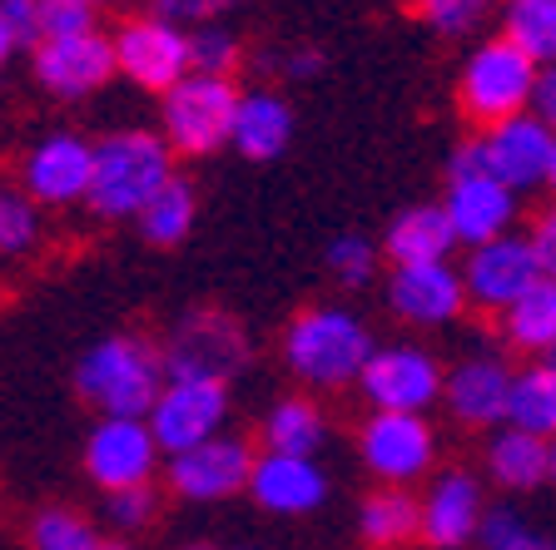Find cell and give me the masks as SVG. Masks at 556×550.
I'll list each match as a JSON object with an SVG mask.
<instances>
[{"label": "cell", "mask_w": 556, "mask_h": 550, "mask_svg": "<svg viewBox=\"0 0 556 550\" xmlns=\"http://www.w3.org/2000/svg\"><path fill=\"white\" fill-rule=\"evenodd\" d=\"M164 382H169L164 353L129 333L100 337L75 367V392L100 407V417H150Z\"/></svg>", "instance_id": "1"}, {"label": "cell", "mask_w": 556, "mask_h": 550, "mask_svg": "<svg viewBox=\"0 0 556 550\" xmlns=\"http://www.w3.org/2000/svg\"><path fill=\"white\" fill-rule=\"evenodd\" d=\"M174 179L169 139L150 129H119L94 144V183L85 204L100 218H139Z\"/></svg>", "instance_id": "2"}, {"label": "cell", "mask_w": 556, "mask_h": 550, "mask_svg": "<svg viewBox=\"0 0 556 550\" xmlns=\"http://www.w3.org/2000/svg\"><path fill=\"white\" fill-rule=\"evenodd\" d=\"M378 343L348 308H303L283 333V362L308 387H348L363 378Z\"/></svg>", "instance_id": "3"}, {"label": "cell", "mask_w": 556, "mask_h": 550, "mask_svg": "<svg viewBox=\"0 0 556 550\" xmlns=\"http://www.w3.org/2000/svg\"><path fill=\"white\" fill-rule=\"evenodd\" d=\"M536 75H542V65L521 55L507 35H492V40L472 46V55L463 60V75H457L463 119L482 135V129L502 125V119L532 115Z\"/></svg>", "instance_id": "4"}, {"label": "cell", "mask_w": 556, "mask_h": 550, "mask_svg": "<svg viewBox=\"0 0 556 550\" xmlns=\"http://www.w3.org/2000/svg\"><path fill=\"white\" fill-rule=\"evenodd\" d=\"M233 110H239V90L233 80H214V75H189L185 85H174L164 94V139L179 154H214L229 144L233 135Z\"/></svg>", "instance_id": "5"}, {"label": "cell", "mask_w": 556, "mask_h": 550, "mask_svg": "<svg viewBox=\"0 0 556 550\" xmlns=\"http://www.w3.org/2000/svg\"><path fill=\"white\" fill-rule=\"evenodd\" d=\"M243 362H249V333L219 308L185 312L179 328L169 333V343H164V367H169V378L229 382Z\"/></svg>", "instance_id": "6"}, {"label": "cell", "mask_w": 556, "mask_h": 550, "mask_svg": "<svg viewBox=\"0 0 556 550\" xmlns=\"http://www.w3.org/2000/svg\"><path fill=\"white\" fill-rule=\"evenodd\" d=\"M542 278H546L542 258H536V248H532L527 233H502V239L472 248L467 253V264H463L467 303H472L477 312H492V318H502L511 303L527 298Z\"/></svg>", "instance_id": "7"}, {"label": "cell", "mask_w": 556, "mask_h": 550, "mask_svg": "<svg viewBox=\"0 0 556 550\" xmlns=\"http://www.w3.org/2000/svg\"><path fill=\"white\" fill-rule=\"evenodd\" d=\"M358 387L372 401V412H428L432 401H442V392H447V372H442V362L428 347L393 343L372 353Z\"/></svg>", "instance_id": "8"}, {"label": "cell", "mask_w": 556, "mask_h": 550, "mask_svg": "<svg viewBox=\"0 0 556 550\" xmlns=\"http://www.w3.org/2000/svg\"><path fill=\"white\" fill-rule=\"evenodd\" d=\"M115 60L119 75L139 85L150 94H169L174 85H185L194 75L189 60V30L160 21V15H135L115 30Z\"/></svg>", "instance_id": "9"}, {"label": "cell", "mask_w": 556, "mask_h": 550, "mask_svg": "<svg viewBox=\"0 0 556 550\" xmlns=\"http://www.w3.org/2000/svg\"><path fill=\"white\" fill-rule=\"evenodd\" d=\"M358 451H363V466L382 486H413L417 476L432 471L438 436H432L422 412H372L358 432Z\"/></svg>", "instance_id": "10"}, {"label": "cell", "mask_w": 556, "mask_h": 550, "mask_svg": "<svg viewBox=\"0 0 556 550\" xmlns=\"http://www.w3.org/2000/svg\"><path fill=\"white\" fill-rule=\"evenodd\" d=\"M477 139V154H482V169L497 183H507L511 194H527V189H542L552 179V159H556V129L536 115H517L502 119V125L482 129Z\"/></svg>", "instance_id": "11"}, {"label": "cell", "mask_w": 556, "mask_h": 550, "mask_svg": "<svg viewBox=\"0 0 556 550\" xmlns=\"http://www.w3.org/2000/svg\"><path fill=\"white\" fill-rule=\"evenodd\" d=\"M229 417V387L204 378H169L150 412V432L160 442V451L179 457V451L214 442Z\"/></svg>", "instance_id": "12"}, {"label": "cell", "mask_w": 556, "mask_h": 550, "mask_svg": "<svg viewBox=\"0 0 556 550\" xmlns=\"http://www.w3.org/2000/svg\"><path fill=\"white\" fill-rule=\"evenodd\" d=\"M160 442L150 432V417H100V426L85 442V471L104 491H129V486H150Z\"/></svg>", "instance_id": "13"}, {"label": "cell", "mask_w": 556, "mask_h": 550, "mask_svg": "<svg viewBox=\"0 0 556 550\" xmlns=\"http://www.w3.org/2000/svg\"><path fill=\"white\" fill-rule=\"evenodd\" d=\"M511 372L507 357L497 353H472L447 372V392H442V407L452 412V422L477 426V432H497L507 426V407H511Z\"/></svg>", "instance_id": "14"}, {"label": "cell", "mask_w": 556, "mask_h": 550, "mask_svg": "<svg viewBox=\"0 0 556 550\" xmlns=\"http://www.w3.org/2000/svg\"><path fill=\"white\" fill-rule=\"evenodd\" d=\"M254 451L239 436H214V442H199V447L169 457V486L174 496L185 501H224L233 491H249V476H254Z\"/></svg>", "instance_id": "15"}, {"label": "cell", "mask_w": 556, "mask_h": 550, "mask_svg": "<svg viewBox=\"0 0 556 550\" xmlns=\"http://www.w3.org/2000/svg\"><path fill=\"white\" fill-rule=\"evenodd\" d=\"M388 308L413 328H447L457 322L472 303H467L463 268L452 264H407L393 268L388 278Z\"/></svg>", "instance_id": "16"}, {"label": "cell", "mask_w": 556, "mask_h": 550, "mask_svg": "<svg viewBox=\"0 0 556 550\" xmlns=\"http://www.w3.org/2000/svg\"><path fill=\"white\" fill-rule=\"evenodd\" d=\"M486 496L472 471H438L422 491V540L432 550H463L482 536Z\"/></svg>", "instance_id": "17"}, {"label": "cell", "mask_w": 556, "mask_h": 550, "mask_svg": "<svg viewBox=\"0 0 556 550\" xmlns=\"http://www.w3.org/2000/svg\"><path fill=\"white\" fill-rule=\"evenodd\" d=\"M25 194H35V204H75L90 199L94 183V144H85L80 135H50L25 154Z\"/></svg>", "instance_id": "18"}, {"label": "cell", "mask_w": 556, "mask_h": 550, "mask_svg": "<svg viewBox=\"0 0 556 550\" xmlns=\"http://www.w3.org/2000/svg\"><path fill=\"white\" fill-rule=\"evenodd\" d=\"M119 69L115 60V40H104V35H70V40H46V46L35 50V75L46 85L50 94L60 100H80V94L100 90L110 75Z\"/></svg>", "instance_id": "19"}, {"label": "cell", "mask_w": 556, "mask_h": 550, "mask_svg": "<svg viewBox=\"0 0 556 550\" xmlns=\"http://www.w3.org/2000/svg\"><path fill=\"white\" fill-rule=\"evenodd\" d=\"M517 204L521 199L511 194L507 183L492 179V174L447 179V199H442L452 229H457V243H463L467 253L482 248V243H492V239H502V233H511V223H517Z\"/></svg>", "instance_id": "20"}, {"label": "cell", "mask_w": 556, "mask_h": 550, "mask_svg": "<svg viewBox=\"0 0 556 550\" xmlns=\"http://www.w3.org/2000/svg\"><path fill=\"white\" fill-rule=\"evenodd\" d=\"M249 496L274 516H308L328 501V476L313 457H289V451H264L249 476Z\"/></svg>", "instance_id": "21"}, {"label": "cell", "mask_w": 556, "mask_h": 550, "mask_svg": "<svg viewBox=\"0 0 556 550\" xmlns=\"http://www.w3.org/2000/svg\"><path fill=\"white\" fill-rule=\"evenodd\" d=\"M393 268H407V264H447L457 243V229L442 204H413L388 223V239H382Z\"/></svg>", "instance_id": "22"}, {"label": "cell", "mask_w": 556, "mask_h": 550, "mask_svg": "<svg viewBox=\"0 0 556 550\" xmlns=\"http://www.w3.org/2000/svg\"><path fill=\"white\" fill-rule=\"evenodd\" d=\"M293 139V110L278 94L268 90H249L239 94V110H233V135L229 144L243 154V159H278L289 150Z\"/></svg>", "instance_id": "23"}, {"label": "cell", "mask_w": 556, "mask_h": 550, "mask_svg": "<svg viewBox=\"0 0 556 550\" xmlns=\"http://www.w3.org/2000/svg\"><path fill=\"white\" fill-rule=\"evenodd\" d=\"M486 476L502 491H536L552 482V442L517 426H497L486 442Z\"/></svg>", "instance_id": "24"}, {"label": "cell", "mask_w": 556, "mask_h": 550, "mask_svg": "<svg viewBox=\"0 0 556 550\" xmlns=\"http://www.w3.org/2000/svg\"><path fill=\"white\" fill-rule=\"evenodd\" d=\"M358 530L378 550L407 546L422 536V496H413L407 486H378L358 511Z\"/></svg>", "instance_id": "25"}, {"label": "cell", "mask_w": 556, "mask_h": 550, "mask_svg": "<svg viewBox=\"0 0 556 550\" xmlns=\"http://www.w3.org/2000/svg\"><path fill=\"white\" fill-rule=\"evenodd\" d=\"M507 426L532 432V436H542V442H556V362L552 357H536V362L517 367Z\"/></svg>", "instance_id": "26"}, {"label": "cell", "mask_w": 556, "mask_h": 550, "mask_svg": "<svg viewBox=\"0 0 556 550\" xmlns=\"http://www.w3.org/2000/svg\"><path fill=\"white\" fill-rule=\"evenodd\" d=\"M497 322H502V337H507L511 353L552 357L556 353V278H542V283L521 303H511Z\"/></svg>", "instance_id": "27"}, {"label": "cell", "mask_w": 556, "mask_h": 550, "mask_svg": "<svg viewBox=\"0 0 556 550\" xmlns=\"http://www.w3.org/2000/svg\"><path fill=\"white\" fill-rule=\"evenodd\" d=\"M264 442H268V451L313 457V451L328 442V422L308 397H283V401H274L264 417Z\"/></svg>", "instance_id": "28"}, {"label": "cell", "mask_w": 556, "mask_h": 550, "mask_svg": "<svg viewBox=\"0 0 556 550\" xmlns=\"http://www.w3.org/2000/svg\"><path fill=\"white\" fill-rule=\"evenodd\" d=\"M502 35L536 65H556V0H502Z\"/></svg>", "instance_id": "29"}, {"label": "cell", "mask_w": 556, "mask_h": 550, "mask_svg": "<svg viewBox=\"0 0 556 550\" xmlns=\"http://www.w3.org/2000/svg\"><path fill=\"white\" fill-rule=\"evenodd\" d=\"M194 214H199L194 183H185L174 174V179L164 183V194H154V204L139 214V239L154 243V248H169V243H179L194 229Z\"/></svg>", "instance_id": "30"}, {"label": "cell", "mask_w": 556, "mask_h": 550, "mask_svg": "<svg viewBox=\"0 0 556 550\" xmlns=\"http://www.w3.org/2000/svg\"><path fill=\"white\" fill-rule=\"evenodd\" d=\"M104 540L94 536V526L65 506H50V511H35L30 521V550H100Z\"/></svg>", "instance_id": "31"}, {"label": "cell", "mask_w": 556, "mask_h": 550, "mask_svg": "<svg viewBox=\"0 0 556 550\" xmlns=\"http://www.w3.org/2000/svg\"><path fill=\"white\" fill-rule=\"evenodd\" d=\"M189 60H194V75L229 80L243 60V46L239 35H229L224 25H199V30H189Z\"/></svg>", "instance_id": "32"}, {"label": "cell", "mask_w": 556, "mask_h": 550, "mask_svg": "<svg viewBox=\"0 0 556 550\" xmlns=\"http://www.w3.org/2000/svg\"><path fill=\"white\" fill-rule=\"evenodd\" d=\"M477 540H482V550H556V536L536 530L532 521H521L517 511H486Z\"/></svg>", "instance_id": "33"}, {"label": "cell", "mask_w": 556, "mask_h": 550, "mask_svg": "<svg viewBox=\"0 0 556 550\" xmlns=\"http://www.w3.org/2000/svg\"><path fill=\"white\" fill-rule=\"evenodd\" d=\"M328 268H333L338 283L363 287L372 273H378V248H372L363 233H338V239L328 243Z\"/></svg>", "instance_id": "34"}, {"label": "cell", "mask_w": 556, "mask_h": 550, "mask_svg": "<svg viewBox=\"0 0 556 550\" xmlns=\"http://www.w3.org/2000/svg\"><path fill=\"white\" fill-rule=\"evenodd\" d=\"M40 243V214L35 199L0 194V253H30Z\"/></svg>", "instance_id": "35"}, {"label": "cell", "mask_w": 556, "mask_h": 550, "mask_svg": "<svg viewBox=\"0 0 556 550\" xmlns=\"http://www.w3.org/2000/svg\"><path fill=\"white\" fill-rule=\"evenodd\" d=\"M486 11H492V0H417V15L438 35H452V40L472 35L486 21Z\"/></svg>", "instance_id": "36"}, {"label": "cell", "mask_w": 556, "mask_h": 550, "mask_svg": "<svg viewBox=\"0 0 556 550\" xmlns=\"http://www.w3.org/2000/svg\"><path fill=\"white\" fill-rule=\"evenodd\" d=\"M40 25H46V40L90 35L94 30V5H85V0H40Z\"/></svg>", "instance_id": "37"}, {"label": "cell", "mask_w": 556, "mask_h": 550, "mask_svg": "<svg viewBox=\"0 0 556 550\" xmlns=\"http://www.w3.org/2000/svg\"><path fill=\"white\" fill-rule=\"evenodd\" d=\"M239 0H154V15L169 25H179V30H199V25H214L224 11H233Z\"/></svg>", "instance_id": "38"}, {"label": "cell", "mask_w": 556, "mask_h": 550, "mask_svg": "<svg viewBox=\"0 0 556 550\" xmlns=\"http://www.w3.org/2000/svg\"><path fill=\"white\" fill-rule=\"evenodd\" d=\"M154 511H160V496H154V486H129V491L110 496V521H115V526H125V530L150 526Z\"/></svg>", "instance_id": "39"}, {"label": "cell", "mask_w": 556, "mask_h": 550, "mask_svg": "<svg viewBox=\"0 0 556 550\" xmlns=\"http://www.w3.org/2000/svg\"><path fill=\"white\" fill-rule=\"evenodd\" d=\"M0 21L11 25L15 46H46V25H40V0H0Z\"/></svg>", "instance_id": "40"}, {"label": "cell", "mask_w": 556, "mask_h": 550, "mask_svg": "<svg viewBox=\"0 0 556 550\" xmlns=\"http://www.w3.org/2000/svg\"><path fill=\"white\" fill-rule=\"evenodd\" d=\"M527 239H532L536 258H542V273L556 278V199L532 218V233H527Z\"/></svg>", "instance_id": "41"}, {"label": "cell", "mask_w": 556, "mask_h": 550, "mask_svg": "<svg viewBox=\"0 0 556 550\" xmlns=\"http://www.w3.org/2000/svg\"><path fill=\"white\" fill-rule=\"evenodd\" d=\"M532 115L546 119V125L556 129V65H546L542 75H536V94H532Z\"/></svg>", "instance_id": "42"}, {"label": "cell", "mask_w": 556, "mask_h": 550, "mask_svg": "<svg viewBox=\"0 0 556 550\" xmlns=\"http://www.w3.org/2000/svg\"><path fill=\"white\" fill-rule=\"evenodd\" d=\"M318 69H324V55H318V50H293V55L283 60V75H293V80H308Z\"/></svg>", "instance_id": "43"}, {"label": "cell", "mask_w": 556, "mask_h": 550, "mask_svg": "<svg viewBox=\"0 0 556 550\" xmlns=\"http://www.w3.org/2000/svg\"><path fill=\"white\" fill-rule=\"evenodd\" d=\"M11 50H15V35H11V25L0 21V65H5V60H11Z\"/></svg>", "instance_id": "44"}, {"label": "cell", "mask_w": 556, "mask_h": 550, "mask_svg": "<svg viewBox=\"0 0 556 550\" xmlns=\"http://www.w3.org/2000/svg\"><path fill=\"white\" fill-rule=\"evenodd\" d=\"M185 550H249V546H214V540H194V546H185Z\"/></svg>", "instance_id": "45"}, {"label": "cell", "mask_w": 556, "mask_h": 550, "mask_svg": "<svg viewBox=\"0 0 556 550\" xmlns=\"http://www.w3.org/2000/svg\"><path fill=\"white\" fill-rule=\"evenodd\" d=\"M100 550H129V546H125V540H104Z\"/></svg>", "instance_id": "46"}, {"label": "cell", "mask_w": 556, "mask_h": 550, "mask_svg": "<svg viewBox=\"0 0 556 550\" xmlns=\"http://www.w3.org/2000/svg\"><path fill=\"white\" fill-rule=\"evenodd\" d=\"M546 189H552V199H556V159H552V179H546Z\"/></svg>", "instance_id": "47"}, {"label": "cell", "mask_w": 556, "mask_h": 550, "mask_svg": "<svg viewBox=\"0 0 556 550\" xmlns=\"http://www.w3.org/2000/svg\"><path fill=\"white\" fill-rule=\"evenodd\" d=\"M552 482H556V442H552Z\"/></svg>", "instance_id": "48"}, {"label": "cell", "mask_w": 556, "mask_h": 550, "mask_svg": "<svg viewBox=\"0 0 556 550\" xmlns=\"http://www.w3.org/2000/svg\"><path fill=\"white\" fill-rule=\"evenodd\" d=\"M85 5H104V0H85Z\"/></svg>", "instance_id": "49"}, {"label": "cell", "mask_w": 556, "mask_h": 550, "mask_svg": "<svg viewBox=\"0 0 556 550\" xmlns=\"http://www.w3.org/2000/svg\"><path fill=\"white\" fill-rule=\"evenodd\" d=\"M552 362H556V353H552Z\"/></svg>", "instance_id": "50"}]
</instances>
